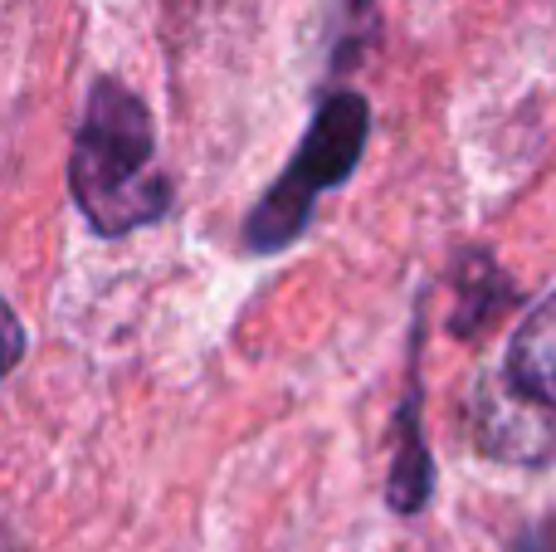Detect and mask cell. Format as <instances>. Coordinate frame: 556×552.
I'll list each match as a JSON object with an SVG mask.
<instances>
[{
    "label": "cell",
    "mask_w": 556,
    "mask_h": 552,
    "mask_svg": "<svg viewBox=\"0 0 556 552\" xmlns=\"http://www.w3.org/2000/svg\"><path fill=\"white\" fill-rule=\"evenodd\" d=\"M68 191L84 221L108 240L162 221L172 205V181L156 162V127L147 103L117 78H98L78 117Z\"/></svg>",
    "instance_id": "1"
},
{
    "label": "cell",
    "mask_w": 556,
    "mask_h": 552,
    "mask_svg": "<svg viewBox=\"0 0 556 552\" xmlns=\"http://www.w3.org/2000/svg\"><path fill=\"white\" fill-rule=\"evenodd\" d=\"M479 446L513 465H556V289L518 323L498 381L479 391Z\"/></svg>",
    "instance_id": "2"
},
{
    "label": "cell",
    "mask_w": 556,
    "mask_h": 552,
    "mask_svg": "<svg viewBox=\"0 0 556 552\" xmlns=\"http://www.w3.org/2000/svg\"><path fill=\"white\" fill-rule=\"evenodd\" d=\"M366 133H371V103L352 88L332 93L323 108H317L307 137L298 142L293 162L283 166V176L264 191V201L250 211L244 221V244L254 254H274L288 250L298 235L313 221V205L323 191L342 186L346 176L356 172L366 152Z\"/></svg>",
    "instance_id": "3"
},
{
    "label": "cell",
    "mask_w": 556,
    "mask_h": 552,
    "mask_svg": "<svg viewBox=\"0 0 556 552\" xmlns=\"http://www.w3.org/2000/svg\"><path fill=\"white\" fill-rule=\"evenodd\" d=\"M415 411H420V387L410 381V397H405L401 416H395V426H401V450H395L391 489H386L395 514H415V509H425V499H430V450H425Z\"/></svg>",
    "instance_id": "4"
},
{
    "label": "cell",
    "mask_w": 556,
    "mask_h": 552,
    "mask_svg": "<svg viewBox=\"0 0 556 552\" xmlns=\"http://www.w3.org/2000/svg\"><path fill=\"white\" fill-rule=\"evenodd\" d=\"M513 289L498 269L479 254V274H459V313H454V333H473L498 313V303H508Z\"/></svg>",
    "instance_id": "5"
},
{
    "label": "cell",
    "mask_w": 556,
    "mask_h": 552,
    "mask_svg": "<svg viewBox=\"0 0 556 552\" xmlns=\"http://www.w3.org/2000/svg\"><path fill=\"white\" fill-rule=\"evenodd\" d=\"M20 357H25V328H20V318L10 313V303L0 299V381L20 367Z\"/></svg>",
    "instance_id": "6"
},
{
    "label": "cell",
    "mask_w": 556,
    "mask_h": 552,
    "mask_svg": "<svg viewBox=\"0 0 556 552\" xmlns=\"http://www.w3.org/2000/svg\"><path fill=\"white\" fill-rule=\"evenodd\" d=\"M513 552H556V518H547V524H538V528H528Z\"/></svg>",
    "instance_id": "7"
}]
</instances>
